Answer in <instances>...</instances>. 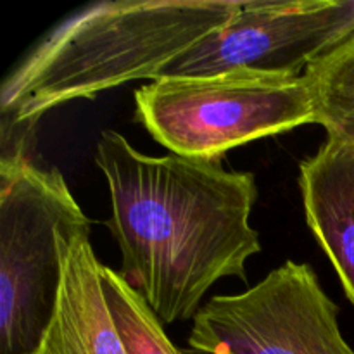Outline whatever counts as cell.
Wrapping results in <instances>:
<instances>
[{
    "mask_svg": "<svg viewBox=\"0 0 354 354\" xmlns=\"http://www.w3.org/2000/svg\"><path fill=\"white\" fill-rule=\"evenodd\" d=\"M100 282L109 313L128 354H183L168 337L165 324L156 317L144 297L124 282L120 272L102 265Z\"/></svg>",
    "mask_w": 354,
    "mask_h": 354,
    "instance_id": "obj_10",
    "label": "cell"
},
{
    "mask_svg": "<svg viewBox=\"0 0 354 354\" xmlns=\"http://www.w3.org/2000/svg\"><path fill=\"white\" fill-rule=\"evenodd\" d=\"M244 2H99L52 28L0 90L2 123L37 130L45 113L137 80L169 64L227 26Z\"/></svg>",
    "mask_w": 354,
    "mask_h": 354,
    "instance_id": "obj_2",
    "label": "cell"
},
{
    "mask_svg": "<svg viewBox=\"0 0 354 354\" xmlns=\"http://www.w3.org/2000/svg\"><path fill=\"white\" fill-rule=\"evenodd\" d=\"M61 254L57 306L33 354H128L107 308L90 232H64Z\"/></svg>",
    "mask_w": 354,
    "mask_h": 354,
    "instance_id": "obj_7",
    "label": "cell"
},
{
    "mask_svg": "<svg viewBox=\"0 0 354 354\" xmlns=\"http://www.w3.org/2000/svg\"><path fill=\"white\" fill-rule=\"evenodd\" d=\"M90 220L57 168L0 161V354H33L62 283L61 235Z\"/></svg>",
    "mask_w": 354,
    "mask_h": 354,
    "instance_id": "obj_4",
    "label": "cell"
},
{
    "mask_svg": "<svg viewBox=\"0 0 354 354\" xmlns=\"http://www.w3.org/2000/svg\"><path fill=\"white\" fill-rule=\"evenodd\" d=\"M304 216L354 306V144L327 135L299 166Z\"/></svg>",
    "mask_w": 354,
    "mask_h": 354,
    "instance_id": "obj_8",
    "label": "cell"
},
{
    "mask_svg": "<svg viewBox=\"0 0 354 354\" xmlns=\"http://www.w3.org/2000/svg\"><path fill=\"white\" fill-rule=\"evenodd\" d=\"M135 118L171 154L221 159L239 145L317 124V99L306 75L161 76L135 90Z\"/></svg>",
    "mask_w": 354,
    "mask_h": 354,
    "instance_id": "obj_3",
    "label": "cell"
},
{
    "mask_svg": "<svg viewBox=\"0 0 354 354\" xmlns=\"http://www.w3.org/2000/svg\"><path fill=\"white\" fill-rule=\"evenodd\" d=\"M353 31L354 0H249L227 26L161 76L203 78L234 71L303 76Z\"/></svg>",
    "mask_w": 354,
    "mask_h": 354,
    "instance_id": "obj_6",
    "label": "cell"
},
{
    "mask_svg": "<svg viewBox=\"0 0 354 354\" xmlns=\"http://www.w3.org/2000/svg\"><path fill=\"white\" fill-rule=\"evenodd\" d=\"M304 75L317 99V124L354 144V31L315 61Z\"/></svg>",
    "mask_w": 354,
    "mask_h": 354,
    "instance_id": "obj_9",
    "label": "cell"
},
{
    "mask_svg": "<svg viewBox=\"0 0 354 354\" xmlns=\"http://www.w3.org/2000/svg\"><path fill=\"white\" fill-rule=\"evenodd\" d=\"M187 344L201 354H354L315 270L290 259L245 292L211 297Z\"/></svg>",
    "mask_w": 354,
    "mask_h": 354,
    "instance_id": "obj_5",
    "label": "cell"
},
{
    "mask_svg": "<svg viewBox=\"0 0 354 354\" xmlns=\"http://www.w3.org/2000/svg\"><path fill=\"white\" fill-rule=\"evenodd\" d=\"M95 165L109 189L120 275L162 324L196 318L218 280L245 282V265L261 252L249 221L252 173L225 169L221 159L147 156L114 130L100 133Z\"/></svg>",
    "mask_w": 354,
    "mask_h": 354,
    "instance_id": "obj_1",
    "label": "cell"
}]
</instances>
